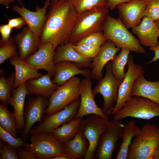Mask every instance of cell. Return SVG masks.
Listing matches in <instances>:
<instances>
[{"instance_id":"cell-1","label":"cell","mask_w":159,"mask_h":159,"mask_svg":"<svg viewBox=\"0 0 159 159\" xmlns=\"http://www.w3.org/2000/svg\"><path fill=\"white\" fill-rule=\"evenodd\" d=\"M40 37L41 46L50 42L55 49L69 42L79 15L67 0L51 2Z\"/></svg>"},{"instance_id":"cell-2","label":"cell","mask_w":159,"mask_h":159,"mask_svg":"<svg viewBox=\"0 0 159 159\" xmlns=\"http://www.w3.org/2000/svg\"><path fill=\"white\" fill-rule=\"evenodd\" d=\"M102 31L107 40L112 42L120 48L137 53L146 52L138 39L129 31L119 17L115 18L108 15L103 23Z\"/></svg>"},{"instance_id":"cell-3","label":"cell","mask_w":159,"mask_h":159,"mask_svg":"<svg viewBox=\"0 0 159 159\" xmlns=\"http://www.w3.org/2000/svg\"><path fill=\"white\" fill-rule=\"evenodd\" d=\"M159 143V127L155 124L146 123L133 139L127 159H154Z\"/></svg>"},{"instance_id":"cell-4","label":"cell","mask_w":159,"mask_h":159,"mask_svg":"<svg viewBox=\"0 0 159 159\" xmlns=\"http://www.w3.org/2000/svg\"><path fill=\"white\" fill-rule=\"evenodd\" d=\"M108 9L107 7L94 8L79 15L69 42L75 44L89 33L102 31L103 23L108 15Z\"/></svg>"},{"instance_id":"cell-5","label":"cell","mask_w":159,"mask_h":159,"mask_svg":"<svg viewBox=\"0 0 159 159\" xmlns=\"http://www.w3.org/2000/svg\"><path fill=\"white\" fill-rule=\"evenodd\" d=\"M30 141L29 143H25L24 149L36 159H50L65 153L63 143L58 140L52 132L32 135Z\"/></svg>"},{"instance_id":"cell-6","label":"cell","mask_w":159,"mask_h":159,"mask_svg":"<svg viewBox=\"0 0 159 159\" xmlns=\"http://www.w3.org/2000/svg\"><path fill=\"white\" fill-rule=\"evenodd\" d=\"M114 115V120L132 117L148 120L159 116V105L144 97L135 96Z\"/></svg>"},{"instance_id":"cell-7","label":"cell","mask_w":159,"mask_h":159,"mask_svg":"<svg viewBox=\"0 0 159 159\" xmlns=\"http://www.w3.org/2000/svg\"><path fill=\"white\" fill-rule=\"evenodd\" d=\"M81 82L80 78L75 76L58 86L49 98V104L45 111L46 115L62 110L80 97Z\"/></svg>"},{"instance_id":"cell-8","label":"cell","mask_w":159,"mask_h":159,"mask_svg":"<svg viewBox=\"0 0 159 159\" xmlns=\"http://www.w3.org/2000/svg\"><path fill=\"white\" fill-rule=\"evenodd\" d=\"M110 121L98 115L91 114L82 120L80 131L87 140L89 146L84 159H93L100 137L109 127Z\"/></svg>"},{"instance_id":"cell-9","label":"cell","mask_w":159,"mask_h":159,"mask_svg":"<svg viewBox=\"0 0 159 159\" xmlns=\"http://www.w3.org/2000/svg\"><path fill=\"white\" fill-rule=\"evenodd\" d=\"M106 72L104 77L98 80L96 85L92 90L94 97L97 94L101 95L103 98L104 113L109 116L112 115L114 103L118 97V90L122 81L114 76L111 68V61L106 65Z\"/></svg>"},{"instance_id":"cell-10","label":"cell","mask_w":159,"mask_h":159,"mask_svg":"<svg viewBox=\"0 0 159 159\" xmlns=\"http://www.w3.org/2000/svg\"><path fill=\"white\" fill-rule=\"evenodd\" d=\"M80 101V97L65 108L51 115L44 116L42 122L32 128L29 135L43 132H52L55 129L75 118Z\"/></svg>"},{"instance_id":"cell-11","label":"cell","mask_w":159,"mask_h":159,"mask_svg":"<svg viewBox=\"0 0 159 159\" xmlns=\"http://www.w3.org/2000/svg\"><path fill=\"white\" fill-rule=\"evenodd\" d=\"M26 103L24 109L25 125L22 130V138L26 140L32 126L35 123L42 122L44 114L49 104V98L42 95H32Z\"/></svg>"},{"instance_id":"cell-12","label":"cell","mask_w":159,"mask_h":159,"mask_svg":"<svg viewBox=\"0 0 159 159\" xmlns=\"http://www.w3.org/2000/svg\"><path fill=\"white\" fill-rule=\"evenodd\" d=\"M124 125L121 120L110 121L107 129L100 139L95 157L98 159H111L117 147V142L122 137Z\"/></svg>"},{"instance_id":"cell-13","label":"cell","mask_w":159,"mask_h":159,"mask_svg":"<svg viewBox=\"0 0 159 159\" xmlns=\"http://www.w3.org/2000/svg\"><path fill=\"white\" fill-rule=\"evenodd\" d=\"M127 63V70L119 87L117 100L112 115H115L127 101L132 98L131 91L135 81L145 73L142 66L139 64H135L132 55H129Z\"/></svg>"},{"instance_id":"cell-14","label":"cell","mask_w":159,"mask_h":159,"mask_svg":"<svg viewBox=\"0 0 159 159\" xmlns=\"http://www.w3.org/2000/svg\"><path fill=\"white\" fill-rule=\"evenodd\" d=\"M92 89V82L90 77H86L81 81L80 87V101L75 118H82L91 114L99 115L110 120L109 116L104 113L102 108L96 104Z\"/></svg>"},{"instance_id":"cell-15","label":"cell","mask_w":159,"mask_h":159,"mask_svg":"<svg viewBox=\"0 0 159 159\" xmlns=\"http://www.w3.org/2000/svg\"><path fill=\"white\" fill-rule=\"evenodd\" d=\"M51 0H46L42 8L37 6L35 11L30 10L21 4V7L16 5L12 7V11L18 13L26 22L27 26L36 35L40 37L47 19L46 12Z\"/></svg>"},{"instance_id":"cell-16","label":"cell","mask_w":159,"mask_h":159,"mask_svg":"<svg viewBox=\"0 0 159 159\" xmlns=\"http://www.w3.org/2000/svg\"><path fill=\"white\" fill-rule=\"evenodd\" d=\"M148 0H132L118 5L119 18L128 28L139 25L144 16Z\"/></svg>"},{"instance_id":"cell-17","label":"cell","mask_w":159,"mask_h":159,"mask_svg":"<svg viewBox=\"0 0 159 159\" xmlns=\"http://www.w3.org/2000/svg\"><path fill=\"white\" fill-rule=\"evenodd\" d=\"M55 49L53 45L47 42L42 45L33 54L24 60L37 70L43 69L52 77L55 73L54 58Z\"/></svg>"},{"instance_id":"cell-18","label":"cell","mask_w":159,"mask_h":159,"mask_svg":"<svg viewBox=\"0 0 159 159\" xmlns=\"http://www.w3.org/2000/svg\"><path fill=\"white\" fill-rule=\"evenodd\" d=\"M21 59L25 60L34 53L41 46L39 37L35 35L27 26L14 37Z\"/></svg>"},{"instance_id":"cell-19","label":"cell","mask_w":159,"mask_h":159,"mask_svg":"<svg viewBox=\"0 0 159 159\" xmlns=\"http://www.w3.org/2000/svg\"><path fill=\"white\" fill-rule=\"evenodd\" d=\"M120 49L112 42L107 40L101 47L97 55L92 59L91 77L98 80L103 77L104 67L114 58Z\"/></svg>"},{"instance_id":"cell-20","label":"cell","mask_w":159,"mask_h":159,"mask_svg":"<svg viewBox=\"0 0 159 159\" xmlns=\"http://www.w3.org/2000/svg\"><path fill=\"white\" fill-rule=\"evenodd\" d=\"M132 32L144 46L150 47L159 44V29L155 21L146 16L139 25L132 28Z\"/></svg>"},{"instance_id":"cell-21","label":"cell","mask_w":159,"mask_h":159,"mask_svg":"<svg viewBox=\"0 0 159 159\" xmlns=\"http://www.w3.org/2000/svg\"><path fill=\"white\" fill-rule=\"evenodd\" d=\"M55 73L52 79L54 83L62 85L75 75L80 74L85 77H91L90 71L81 69L75 63L69 61L60 62L55 64Z\"/></svg>"},{"instance_id":"cell-22","label":"cell","mask_w":159,"mask_h":159,"mask_svg":"<svg viewBox=\"0 0 159 159\" xmlns=\"http://www.w3.org/2000/svg\"><path fill=\"white\" fill-rule=\"evenodd\" d=\"M73 45L68 42L58 46L54 58V63L69 61L76 63L81 68H91L92 59L82 56L75 50Z\"/></svg>"},{"instance_id":"cell-23","label":"cell","mask_w":159,"mask_h":159,"mask_svg":"<svg viewBox=\"0 0 159 159\" xmlns=\"http://www.w3.org/2000/svg\"><path fill=\"white\" fill-rule=\"evenodd\" d=\"M131 95L144 97L159 105V81H148L142 74L135 81Z\"/></svg>"},{"instance_id":"cell-24","label":"cell","mask_w":159,"mask_h":159,"mask_svg":"<svg viewBox=\"0 0 159 159\" xmlns=\"http://www.w3.org/2000/svg\"><path fill=\"white\" fill-rule=\"evenodd\" d=\"M10 64L15 69L14 88H16L27 80L41 76L42 73L33 66L22 60L19 54L10 58Z\"/></svg>"},{"instance_id":"cell-25","label":"cell","mask_w":159,"mask_h":159,"mask_svg":"<svg viewBox=\"0 0 159 159\" xmlns=\"http://www.w3.org/2000/svg\"><path fill=\"white\" fill-rule=\"evenodd\" d=\"M51 77L47 73L26 81V84L28 95H40L49 98L58 86L53 82Z\"/></svg>"},{"instance_id":"cell-26","label":"cell","mask_w":159,"mask_h":159,"mask_svg":"<svg viewBox=\"0 0 159 159\" xmlns=\"http://www.w3.org/2000/svg\"><path fill=\"white\" fill-rule=\"evenodd\" d=\"M28 94L25 82L13 89L11 97L9 103L14 108V114L19 130H22L24 126V105L25 97Z\"/></svg>"},{"instance_id":"cell-27","label":"cell","mask_w":159,"mask_h":159,"mask_svg":"<svg viewBox=\"0 0 159 159\" xmlns=\"http://www.w3.org/2000/svg\"><path fill=\"white\" fill-rule=\"evenodd\" d=\"M63 144L65 153L71 159H84L89 146L87 140L80 130L73 138Z\"/></svg>"},{"instance_id":"cell-28","label":"cell","mask_w":159,"mask_h":159,"mask_svg":"<svg viewBox=\"0 0 159 159\" xmlns=\"http://www.w3.org/2000/svg\"><path fill=\"white\" fill-rule=\"evenodd\" d=\"M141 129L133 120L127 123L123 127L122 136V140L116 157V159H127V153L132 140L140 132Z\"/></svg>"},{"instance_id":"cell-29","label":"cell","mask_w":159,"mask_h":159,"mask_svg":"<svg viewBox=\"0 0 159 159\" xmlns=\"http://www.w3.org/2000/svg\"><path fill=\"white\" fill-rule=\"evenodd\" d=\"M82 118H75L54 130L52 132L59 141L64 143L73 138L80 130Z\"/></svg>"},{"instance_id":"cell-30","label":"cell","mask_w":159,"mask_h":159,"mask_svg":"<svg viewBox=\"0 0 159 159\" xmlns=\"http://www.w3.org/2000/svg\"><path fill=\"white\" fill-rule=\"evenodd\" d=\"M0 126L13 136L17 138L18 129L14 114L10 111L6 105L0 104Z\"/></svg>"},{"instance_id":"cell-31","label":"cell","mask_w":159,"mask_h":159,"mask_svg":"<svg viewBox=\"0 0 159 159\" xmlns=\"http://www.w3.org/2000/svg\"><path fill=\"white\" fill-rule=\"evenodd\" d=\"M130 51L122 48L120 52L116 55L111 61V68L115 77L118 80L122 81L125 75L124 69L128 62Z\"/></svg>"},{"instance_id":"cell-32","label":"cell","mask_w":159,"mask_h":159,"mask_svg":"<svg viewBox=\"0 0 159 159\" xmlns=\"http://www.w3.org/2000/svg\"><path fill=\"white\" fill-rule=\"evenodd\" d=\"M0 77V100L1 103L6 105L9 104L11 97V94L14 88L15 72H12L7 78L5 74H1Z\"/></svg>"},{"instance_id":"cell-33","label":"cell","mask_w":159,"mask_h":159,"mask_svg":"<svg viewBox=\"0 0 159 159\" xmlns=\"http://www.w3.org/2000/svg\"><path fill=\"white\" fill-rule=\"evenodd\" d=\"M80 15L89 10L107 7L108 0H67Z\"/></svg>"},{"instance_id":"cell-34","label":"cell","mask_w":159,"mask_h":159,"mask_svg":"<svg viewBox=\"0 0 159 159\" xmlns=\"http://www.w3.org/2000/svg\"><path fill=\"white\" fill-rule=\"evenodd\" d=\"M14 37H11L6 42L0 41V64L9 58L15 56L17 53V47L15 44Z\"/></svg>"},{"instance_id":"cell-35","label":"cell","mask_w":159,"mask_h":159,"mask_svg":"<svg viewBox=\"0 0 159 159\" xmlns=\"http://www.w3.org/2000/svg\"><path fill=\"white\" fill-rule=\"evenodd\" d=\"M75 50L86 58L93 59L99 53L101 47L88 44H74Z\"/></svg>"},{"instance_id":"cell-36","label":"cell","mask_w":159,"mask_h":159,"mask_svg":"<svg viewBox=\"0 0 159 159\" xmlns=\"http://www.w3.org/2000/svg\"><path fill=\"white\" fill-rule=\"evenodd\" d=\"M106 41L102 31H101L89 33L75 44H88L101 47Z\"/></svg>"},{"instance_id":"cell-37","label":"cell","mask_w":159,"mask_h":159,"mask_svg":"<svg viewBox=\"0 0 159 159\" xmlns=\"http://www.w3.org/2000/svg\"><path fill=\"white\" fill-rule=\"evenodd\" d=\"M0 138L1 140L7 143L15 149L24 147L25 143L22 138L13 136L5 131L1 126Z\"/></svg>"},{"instance_id":"cell-38","label":"cell","mask_w":159,"mask_h":159,"mask_svg":"<svg viewBox=\"0 0 159 159\" xmlns=\"http://www.w3.org/2000/svg\"><path fill=\"white\" fill-rule=\"evenodd\" d=\"M144 16L154 21L159 20V0H148Z\"/></svg>"},{"instance_id":"cell-39","label":"cell","mask_w":159,"mask_h":159,"mask_svg":"<svg viewBox=\"0 0 159 159\" xmlns=\"http://www.w3.org/2000/svg\"><path fill=\"white\" fill-rule=\"evenodd\" d=\"M0 159H18L16 150L7 143L0 140Z\"/></svg>"},{"instance_id":"cell-40","label":"cell","mask_w":159,"mask_h":159,"mask_svg":"<svg viewBox=\"0 0 159 159\" xmlns=\"http://www.w3.org/2000/svg\"><path fill=\"white\" fill-rule=\"evenodd\" d=\"M8 21V24L12 29L16 28L19 30L27 24L21 16L11 19H9L6 16Z\"/></svg>"},{"instance_id":"cell-41","label":"cell","mask_w":159,"mask_h":159,"mask_svg":"<svg viewBox=\"0 0 159 159\" xmlns=\"http://www.w3.org/2000/svg\"><path fill=\"white\" fill-rule=\"evenodd\" d=\"M12 29L8 24H1L0 26V33L1 35V40L4 42L9 41L11 37Z\"/></svg>"},{"instance_id":"cell-42","label":"cell","mask_w":159,"mask_h":159,"mask_svg":"<svg viewBox=\"0 0 159 159\" xmlns=\"http://www.w3.org/2000/svg\"><path fill=\"white\" fill-rule=\"evenodd\" d=\"M16 150L19 159H36L30 153L23 149L22 147L17 148Z\"/></svg>"},{"instance_id":"cell-43","label":"cell","mask_w":159,"mask_h":159,"mask_svg":"<svg viewBox=\"0 0 159 159\" xmlns=\"http://www.w3.org/2000/svg\"><path fill=\"white\" fill-rule=\"evenodd\" d=\"M132 0H108L107 7L111 10L116 9L119 4L129 2Z\"/></svg>"},{"instance_id":"cell-44","label":"cell","mask_w":159,"mask_h":159,"mask_svg":"<svg viewBox=\"0 0 159 159\" xmlns=\"http://www.w3.org/2000/svg\"><path fill=\"white\" fill-rule=\"evenodd\" d=\"M149 49L154 52L155 55L152 60L148 64L155 62L159 59V44L156 46L150 47Z\"/></svg>"},{"instance_id":"cell-45","label":"cell","mask_w":159,"mask_h":159,"mask_svg":"<svg viewBox=\"0 0 159 159\" xmlns=\"http://www.w3.org/2000/svg\"><path fill=\"white\" fill-rule=\"evenodd\" d=\"M15 1L16 0H0V3L4 5L7 9H8L9 7L10 4Z\"/></svg>"},{"instance_id":"cell-46","label":"cell","mask_w":159,"mask_h":159,"mask_svg":"<svg viewBox=\"0 0 159 159\" xmlns=\"http://www.w3.org/2000/svg\"><path fill=\"white\" fill-rule=\"evenodd\" d=\"M50 159H71V158L69 155L64 153L51 158Z\"/></svg>"},{"instance_id":"cell-47","label":"cell","mask_w":159,"mask_h":159,"mask_svg":"<svg viewBox=\"0 0 159 159\" xmlns=\"http://www.w3.org/2000/svg\"><path fill=\"white\" fill-rule=\"evenodd\" d=\"M154 159H159V143L157 149Z\"/></svg>"},{"instance_id":"cell-48","label":"cell","mask_w":159,"mask_h":159,"mask_svg":"<svg viewBox=\"0 0 159 159\" xmlns=\"http://www.w3.org/2000/svg\"><path fill=\"white\" fill-rule=\"evenodd\" d=\"M61 0H52L51 2L53 3H55Z\"/></svg>"},{"instance_id":"cell-49","label":"cell","mask_w":159,"mask_h":159,"mask_svg":"<svg viewBox=\"0 0 159 159\" xmlns=\"http://www.w3.org/2000/svg\"><path fill=\"white\" fill-rule=\"evenodd\" d=\"M155 22L159 29V20L155 21Z\"/></svg>"}]
</instances>
